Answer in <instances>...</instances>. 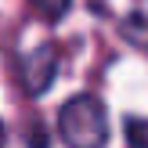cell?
<instances>
[{
    "mask_svg": "<svg viewBox=\"0 0 148 148\" xmlns=\"http://www.w3.org/2000/svg\"><path fill=\"white\" fill-rule=\"evenodd\" d=\"M58 130L72 148H98L108 141V119L105 105L94 94H76L58 112Z\"/></svg>",
    "mask_w": 148,
    "mask_h": 148,
    "instance_id": "cell-1",
    "label": "cell"
},
{
    "mask_svg": "<svg viewBox=\"0 0 148 148\" xmlns=\"http://www.w3.org/2000/svg\"><path fill=\"white\" fill-rule=\"evenodd\" d=\"M54 76H58V58H54L51 47L33 51V54L18 65V83H22V90L33 94V98H40V94L54 83Z\"/></svg>",
    "mask_w": 148,
    "mask_h": 148,
    "instance_id": "cell-2",
    "label": "cell"
},
{
    "mask_svg": "<svg viewBox=\"0 0 148 148\" xmlns=\"http://www.w3.org/2000/svg\"><path fill=\"white\" fill-rule=\"evenodd\" d=\"M33 7H36V14H40V18L58 22V18H65V14H69L72 0H33Z\"/></svg>",
    "mask_w": 148,
    "mask_h": 148,
    "instance_id": "cell-3",
    "label": "cell"
},
{
    "mask_svg": "<svg viewBox=\"0 0 148 148\" xmlns=\"http://www.w3.org/2000/svg\"><path fill=\"white\" fill-rule=\"evenodd\" d=\"M127 141L134 148H148V123L145 119H134V116L127 119Z\"/></svg>",
    "mask_w": 148,
    "mask_h": 148,
    "instance_id": "cell-4",
    "label": "cell"
},
{
    "mask_svg": "<svg viewBox=\"0 0 148 148\" xmlns=\"http://www.w3.org/2000/svg\"><path fill=\"white\" fill-rule=\"evenodd\" d=\"M4 141H7V130H4V127H0V145H4Z\"/></svg>",
    "mask_w": 148,
    "mask_h": 148,
    "instance_id": "cell-5",
    "label": "cell"
}]
</instances>
